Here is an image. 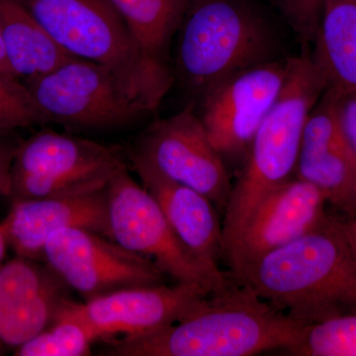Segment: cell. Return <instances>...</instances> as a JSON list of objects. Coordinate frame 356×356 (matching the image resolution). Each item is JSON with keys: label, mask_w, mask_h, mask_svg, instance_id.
I'll list each match as a JSON object with an SVG mask.
<instances>
[{"label": "cell", "mask_w": 356, "mask_h": 356, "mask_svg": "<svg viewBox=\"0 0 356 356\" xmlns=\"http://www.w3.org/2000/svg\"><path fill=\"white\" fill-rule=\"evenodd\" d=\"M70 291L44 262L16 255L0 264V355L53 324Z\"/></svg>", "instance_id": "obj_14"}, {"label": "cell", "mask_w": 356, "mask_h": 356, "mask_svg": "<svg viewBox=\"0 0 356 356\" xmlns=\"http://www.w3.org/2000/svg\"><path fill=\"white\" fill-rule=\"evenodd\" d=\"M23 83L47 123L70 131L116 130L149 114L106 67L83 58H70Z\"/></svg>", "instance_id": "obj_7"}, {"label": "cell", "mask_w": 356, "mask_h": 356, "mask_svg": "<svg viewBox=\"0 0 356 356\" xmlns=\"http://www.w3.org/2000/svg\"><path fill=\"white\" fill-rule=\"evenodd\" d=\"M351 215H356V198L355 201V205H353V213H351L350 215H348V216H351Z\"/></svg>", "instance_id": "obj_31"}, {"label": "cell", "mask_w": 356, "mask_h": 356, "mask_svg": "<svg viewBox=\"0 0 356 356\" xmlns=\"http://www.w3.org/2000/svg\"><path fill=\"white\" fill-rule=\"evenodd\" d=\"M0 36L11 70L22 81L44 76L74 58L16 0H0Z\"/></svg>", "instance_id": "obj_20"}, {"label": "cell", "mask_w": 356, "mask_h": 356, "mask_svg": "<svg viewBox=\"0 0 356 356\" xmlns=\"http://www.w3.org/2000/svg\"><path fill=\"white\" fill-rule=\"evenodd\" d=\"M95 343L74 318L58 315L55 322L14 351L16 356H86Z\"/></svg>", "instance_id": "obj_22"}, {"label": "cell", "mask_w": 356, "mask_h": 356, "mask_svg": "<svg viewBox=\"0 0 356 356\" xmlns=\"http://www.w3.org/2000/svg\"><path fill=\"white\" fill-rule=\"evenodd\" d=\"M127 26L149 76L168 92L173 83L172 49L189 0H110Z\"/></svg>", "instance_id": "obj_18"}, {"label": "cell", "mask_w": 356, "mask_h": 356, "mask_svg": "<svg viewBox=\"0 0 356 356\" xmlns=\"http://www.w3.org/2000/svg\"><path fill=\"white\" fill-rule=\"evenodd\" d=\"M126 159L120 147L44 129L18 143L8 197L29 200L105 186L129 168Z\"/></svg>", "instance_id": "obj_6"}, {"label": "cell", "mask_w": 356, "mask_h": 356, "mask_svg": "<svg viewBox=\"0 0 356 356\" xmlns=\"http://www.w3.org/2000/svg\"><path fill=\"white\" fill-rule=\"evenodd\" d=\"M42 262L83 302L128 288L165 284L168 278L147 257L81 228L54 233L44 243Z\"/></svg>", "instance_id": "obj_9"}, {"label": "cell", "mask_w": 356, "mask_h": 356, "mask_svg": "<svg viewBox=\"0 0 356 356\" xmlns=\"http://www.w3.org/2000/svg\"><path fill=\"white\" fill-rule=\"evenodd\" d=\"M128 168L107 184L110 238L151 259L175 282L196 283L211 294L233 286L229 274L211 270L182 245L156 199L133 179Z\"/></svg>", "instance_id": "obj_8"}, {"label": "cell", "mask_w": 356, "mask_h": 356, "mask_svg": "<svg viewBox=\"0 0 356 356\" xmlns=\"http://www.w3.org/2000/svg\"><path fill=\"white\" fill-rule=\"evenodd\" d=\"M129 153L147 159L178 184L200 192L218 211L226 210L233 184L193 102L177 114L149 124Z\"/></svg>", "instance_id": "obj_10"}, {"label": "cell", "mask_w": 356, "mask_h": 356, "mask_svg": "<svg viewBox=\"0 0 356 356\" xmlns=\"http://www.w3.org/2000/svg\"><path fill=\"white\" fill-rule=\"evenodd\" d=\"M126 156L143 186L156 199L178 240L204 266L222 273L219 267L224 242L222 226L212 201L165 177L142 156L129 152Z\"/></svg>", "instance_id": "obj_17"}, {"label": "cell", "mask_w": 356, "mask_h": 356, "mask_svg": "<svg viewBox=\"0 0 356 356\" xmlns=\"http://www.w3.org/2000/svg\"><path fill=\"white\" fill-rule=\"evenodd\" d=\"M285 355L356 356V314L306 325L299 341Z\"/></svg>", "instance_id": "obj_21"}, {"label": "cell", "mask_w": 356, "mask_h": 356, "mask_svg": "<svg viewBox=\"0 0 356 356\" xmlns=\"http://www.w3.org/2000/svg\"><path fill=\"white\" fill-rule=\"evenodd\" d=\"M210 294L196 283L128 288L83 303L70 299L58 315L79 321L95 341L110 343L119 334L147 336L180 322Z\"/></svg>", "instance_id": "obj_11"}, {"label": "cell", "mask_w": 356, "mask_h": 356, "mask_svg": "<svg viewBox=\"0 0 356 356\" xmlns=\"http://www.w3.org/2000/svg\"><path fill=\"white\" fill-rule=\"evenodd\" d=\"M280 46L254 0H189L173 44V79L196 104L225 79L281 58Z\"/></svg>", "instance_id": "obj_3"}, {"label": "cell", "mask_w": 356, "mask_h": 356, "mask_svg": "<svg viewBox=\"0 0 356 356\" xmlns=\"http://www.w3.org/2000/svg\"><path fill=\"white\" fill-rule=\"evenodd\" d=\"M10 193V168L0 170V195L8 197Z\"/></svg>", "instance_id": "obj_28"}, {"label": "cell", "mask_w": 356, "mask_h": 356, "mask_svg": "<svg viewBox=\"0 0 356 356\" xmlns=\"http://www.w3.org/2000/svg\"><path fill=\"white\" fill-rule=\"evenodd\" d=\"M312 54L336 93L356 90V0H323Z\"/></svg>", "instance_id": "obj_19"}, {"label": "cell", "mask_w": 356, "mask_h": 356, "mask_svg": "<svg viewBox=\"0 0 356 356\" xmlns=\"http://www.w3.org/2000/svg\"><path fill=\"white\" fill-rule=\"evenodd\" d=\"M44 124H48L46 118L25 83L0 72V137Z\"/></svg>", "instance_id": "obj_23"}, {"label": "cell", "mask_w": 356, "mask_h": 356, "mask_svg": "<svg viewBox=\"0 0 356 356\" xmlns=\"http://www.w3.org/2000/svg\"><path fill=\"white\" fill-rule=\"evenodd\" d=\"M18 143L11 136L0 137V170L10 168Z\"/></svg>", "instance_id": "obj_26"}, {"label": "cell", "mask_w": 356, "mask_h": 356, "mask_svg": "<svg viewBox=\"0 0 356 356\" xmlns=\"http://www.w3.org/2000/svg\"><path fill=\"white\" fill-rule=\"evenodd\" d=\"M236 283L307 325L356 314V259L341 220L330 215Z\"/></svg>", "instance_id": "obj_1"}, {"label": "cell", "mask_w": 356, "mask_h": 356, "mask_svg": "<svg viewBox=\"0 0 356 356\" xmlns=\"http://www.w3.org/2000/svg\"><path fill=\"white\" fill-rule=\"evenodd\" d=\"M106 186L13 201L0 222L7 245L18 257L42 261L44 243L58 229L81 228L110 238Z\"/></svg>", "instance_id": "obj_15"}, {"label": "cell", "mask_w": 356, "mask_h": 356, "mask_svg": "<svg viewBox=\"0 0 356 356\" xmlns=\"http://www.w3.org/2000/svg\"><path fill=\"white\" fill-rule=\"evenodd\" d=\"M7 248H8V245H7L6 236H4L3 231L0 227V264H3Z\"/></svg>", "instance_id": "obj_30"}, {"label": "cell", "mask_w": 356, "mask_h": 356, "mask_svg": "<svg viewBox=\"0 0 356 356\" xmlns=\"http://www.w3.org/2000/svg\"><path fill=\"white\" fill-rule=\"evenodd\" d=\"M0 72L16 76L13 70H11L8 60H7L6 49H4L3 43H2L1 36H0Z\"/></svg>", "instance_id": "obj_29"}, {"label": "cell", "mask_w": 356, "mask_h": 356, "mask_svg": "<svg viewBox=\"0 0 356 356\" xmlns=\"http://www.w3.org/2000/svg\"><path fill=\"white\" fill-rule=\"evenodd\" d=\"M287 72L288 58L250 67L225 79L196 103L211 144L224 161L245 159L282 90Z\"/></svg>", "instance_id": "obj_12"}, {"label": "cell", "mask_w": 356, "mask_h": 356, "mask_svg": "<svg viewBox=\"0 0 356 356\" xmlns=\"http://www.w3.org/2000/svg\"><path fill=\"white\" fill-rule=\"evenodd\" d=\"M327 89L312 55L288 58L284 86L259 126L233 185L222 226V250L242 229L255 207L294 177L302 134L311 110Z\"/></svg>", "instance_id": "obj_4"}, {"label": "cell", "mask_w": 356, "mask_h": 356, "mask_svg": "<svg viewBox=\"0 0 356 356\" xmlns=\"http://www.w3.org/2000/svg\"><path fill=\"white\" fill-rule=\"evenodd\" d=\"M74 58L106 67L149 113L166 95L110 0H16Z\"/></svg>", "instance_id": "obj_5"}, {"label": "cell", "mask_w": 356, "mask_h": 356, "mask_svg": "<svg viewBox=\"0 0 356 356\" xmlns=\"http://www.w3.org/2000/svg\"><path fill=\"white\" fill-rule=\"evenodd\" d=\"M307 325L235 283L210 294L188 317L147 336L110 341L114 356H248L285 353Z\"/></svg>", "instance_id": "obj_2"}, {"label": "cell", "mask_w": 356, "mask_h": 356, "mask_svg": "<svg viewBox=\"0 0 356 356\" xmlns=\"http://www.w3.org/2000/svg\"><path fill=\"white\" fill-rule=\"evenodd\" d=\"M334 95L339 125L356 154V90Z\"/></svg>", "instance_id": "obj_25"}, {"label": "cell", "mask_w": 356, "mask_h": 356, "mask_svg": "<svg viewBox=\"0 0 356 356\" xmlns=\"http://www.w3.org/2000/svg\"><path fill=\"white\" fill-rule=\"evenodd\" d=\"M295 177L315 185L327 203L346 215L356 198V154L339 125L336 95L325 89L302 134Z\"/></svg>", "instance_id": "obj_16"}, {"label": "cell", "mask_w": 356, "mask_h": 356, "mask_svg": "<svg viewBox=\"0 0 356 356\" xmlns=\"http://www.w3.org/2000/svg\"><path fill=\"white\" fill-rule=\"evenodd\" d=\"M327 204L318 187L295 177L270 192L222 250L232 280L236 282L262 257L318 226Z\"/></svg>", "instance_id": "obj_13"}, {"label": "cell", "mask_w": 356, "mask_h": 356, "mask_svg": "<svg viewBox=\"0 0 356 356\" xmlns=\"http://www.w3.org/2000/svg\"><path fill=\"white\" fill-rule=\"evenodd\" d=\"M276 3L300 41L314 42L323 0H276Z\"/></svg>", "instance_id": "obj_24"}, {"label": "cell", "mask_w": 356, "mask_h": 356, "mask_svg": "<svg viewBox=\"0 0 356 356\" xmlns=\"http://www.w3.org/2000/svg\"><path fill=\"white\" fill-rule=\"evenodd\" d=\"M341 220V227H343L344 234H346V238L351 250H353V254L356 259V215H351L346 219Z\"/></svg>", "instance_id": "obj_27"}]
</instances>
